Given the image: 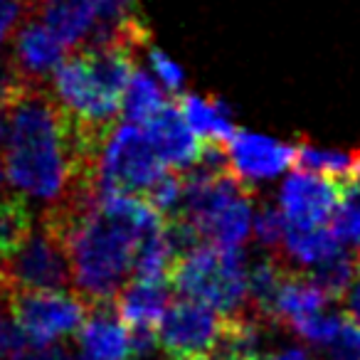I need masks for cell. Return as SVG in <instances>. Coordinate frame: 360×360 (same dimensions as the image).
<instances>
[{
    "label": "cell",
    "mask_w": 360,
    "mask_h": 360,
    "mask_svg": "<svg viewBox=\"0 0 360 360\" xmlns=\"http://www.w3.org/2000/svg\"><path fill=\"white\" fill-rule=\"evenodd\" d=\"M165 217L146 198L116 191H96L91 207L67 232L72 259V291L94 306H111L134 274L136 252Z\"/></svg>",
    "instance_id": "6da1fadb"
},
{
    "label": "cell",
    "mask_w": 360,
    "mask_h": 360,
    "mask_svg": "<svg viewBox=\"0 0 360 360\" xmlns=\"http://www.w3.org/2000/svg\"><path fill=\"white\" fill-rule=\"evenodd\" d=\"M136 72V52L119 45L79 47L52 75V94L84 129H111Z\"/></svg>",
    "instance_id": "7a4b0ae2"
},
{
    "label": "cell",
    "mask_w": 360,
    "mask_h": 360,
    "mask_svg": "<svg viewBox=\"0 0 360 360\" xmlns=\"http://www.w3.org/2000/svg\"><path fill=\"white\" fill-rule=\"evenodd\" d=\"M170 284L183 299L200 301L225 319L247 316L250 309V274L242 247H195L175 259L170 269Z\"/></svg>",
    "instance_id": "3957f363"
},
{
    "label": "cell",
    "mask_w": 360,
    "mask_h": 360,
    "mask_svg": "<svg viewBox=\"0 0 360 360\" xmlns=\"http://www.w3.org/2000/svg\"><path fill=\"white\" fill-rule=\"evenodd\" d=\"M0 291H72L70 247L42 217L13 255L0 259Z\"/></svg>",
    "instance_id": "277c9868"
},
{
    "label": "cell",
    "mask_w": 360,
    "mask_h": 360,
    "mask_svg": "<svg viewBox=\"0 0 360 360\" xmlns=\"http://www.w3.org/2000/svg\"><path fill=\"white\" fill-rule=\"evenodd\" d=\"M168 170L146 131L134 124H116L101 146L96 191L131 193L143 198Z\"/></svg>",
    "instance_id": "5b68a950"
},
{
    "label": "cell",
    "mask_w": 360,
    "mask_h": 360,
    "mask_svg": "<svg viewBox=\"0 0 360 360\" xmlns=\"http://www.w3.org/2000/svg\"><path fill=\"white\" fill-rule=\"evenodd\" d=\"M18 330L35 343H60L82 328L91 306L75 291H0Z\"/></svg>",
    "instance_id": "8992f818"
},
{
    "label": "cell",
    "mask_w": 360,
    "mask_h": 360,
    "mask_svg": "<svg viewBox=\"0 0 360 360\" xmlns=\"http://www.w3.org/2000/svg\"><path fill=\"white\" fill-rule=\"evenodd\" d=\"M225 316L193 299L170 304L158 326V343L168 360H205L217 335L222 333Z\"/></svg>",
    "instance_id": "52a82bcc"
},
{
    "label": "cell",
    "mask_w": 360,
    "mask_h": 360,
    "mask_svg": "<svg viewBox=\"0 0 360 360\" xmlns=\"http://www.w3.org/2000/svg\"><path fill=\"white\" fill-rule=\"evenodd\" d=\"M340 202V191L333 180L321 175L299 173L289 175L279 191V210L286 220V227H326L333 220Z\"/></svg>",
    "instance_id": "ba28073f"
},
{
    "label": "cell",
    "mask_w": 360,
    "mask_h": 360,
    "mask_svg": "<svg viewBox=\"0 0 360 360\" xmlns=\"http://www.w3.org/2000/svg\"><path fill=\"white\" fill-rule=\"evenodd\" d=\"M11 55L22 82L47 84V77L55 75L70 52L40 15H30L15 30Z\"/></svg>",
    "instance_id": "9c48e42d"
},
{
    "label": "cell",
    "mask_w": 360,
    "mask_h": 360,
    "mask_svg": "<svg viewBox=\"0 0 360 360\" xmlns=\"http://www.w3.org/2000/svg\"><path fill=\"white\" fill-rule=\"evenodd\" d=\"M225 148L232 175L240 178L242 183L276 178L291 163H296V146L279 143L274 139L247 134V131L232 136Z\"/></svg>",
    "instance_id": "30bf717a"
},
{
    "label": "cell",
    "mask_w": 360,
    "mask_h": 360,
    "mask_svg": "<svg viewBox=\"0 0 360 360\" xmlns=\"http://www.w3.org/2000/svg\"><path fill=\"white\" fill-rule=\"evenodd\" d=\"M143 131L170 170H186L200 160L202 146L198 143V136L188 126L178 104H165Z\"/></svg>",
    "instance_id": "8fae6325"
},
{
    "label": "cell",
    "mask_w": 360,
    "mask_h": 360,
    "mask_svg": "<svg viewBox=\"0 0 360 360\" xmlns=\"http://www.w3.org/2000/svg\"><path fill=\"white\" fill-rule=\"evenodd\" d=\"M79 353L72 360H129L131 330L111 306H94L82 328L77 330Z\"/></svg>",
    "instance_id": "7c38bea8"
},
{
    "label": "cell",
    "mask_w": 360,
    "mask_h": 360,
    "mask_svg": "<svg viewBox=\"0 0 360 360\" xmlns=\"http://www.w3.org/2000/svg\"><path fill=\"white\" fill-rule=\"evenodd\" d=\"M116 3L119 0H45L37 15L67 47L79 50L84 42L91 40L104 13Z\"/></svg>",
    "instance_id": "4fadbf2b"
},
{
    "label": "cell",
    "mask_w": 360,
    "mask_h": 360,
    "mask_svg": "<svg viewBox=\"0 0 360 360\" xmlns=\"http://www.w3.org/2000/svg\"><path fill=\"white\" fill-rule=\"evenodd\" d=\"M114 306L129 330H155L170 309V289L165 279H134L119 291Z\"/></svg>",
    "instance_id": "5bb4252c"
},
{
    "label": "cell",
    "mask_w": 360,
    "mask_h": 360,
    "mask_svg": "<svg viewBox=\"0 0 360 360\" xmlns=\"http://www.w3.org/2000/svg\"><path fill=\"white\" fill-rule=\"evenodd\" d=\"M180 111L186 116L188 126L193 129V134L205 143L215 146H227L230 139L237 134L232 126V116L227 111V106L217 99H202L195 94H186L178 101Z\"/></svg>",
    "instance_id": "9a60e30c"
},
{
    "label": "cell",
    "mask_w": 360,
    "mask_h": 360,
    "mask_svg": "<svg viewBox=\"0 0 360 360\" xmlns=\"http://www.w3.org/2000/svg\"><path fill=\"white\" fill-rule=\"evenodd\" d=\"M340 252V240L335 232L326 227H309V230H299V227H286L284 237V259L294 262L299 266H316L321 262L330 259L333 255Z\"/></svg>",
    "instance_id": "2e32d148"
},
{
    "label": "cell",
    "mask_w": 360,
    "mask_h": 360,
    "mask_svg": "<svg viewBox=\"0 0 360 360\" xmlns=\"http://www.w3.org/2000/svg\"><path fill=\"white\" fill-rule=\"evenodd\" d=\"M163 106V91L150 79V75L134 72V77H131L129 86L124 91V99H121V116H124L126 124L146 126L150 119H155L160 114Z\"/></svg>",
    "instance_id": "e0dca14e"
},
{
    "label": "cell",
    "mask_w": 360,
    "mask_h": 360,
    "mask_svg": "<svg viewBox=\"0 0 360 360\" xmlns=\"http://www.w3.org/2000/svg\"><path fill=\"white\" fill-rule=\"evenodd\" d=\"M35 220L37 217L32 215L30 202L22 200L20 195L11 193L0 198V259H6L22 245V240L35 227Z\"/></svg>",
    "instance_id": "ac0fdd59"
},
{
    "label": "cell",
    "mask_w": 360,
    "mask_h": 360,
    "mask_svg": "<svg viewBox=\"0 0 360 360\" xmlns=\"http://www.w3.org/2000/svg\"><path fill=\"white\" fill-rule=\"evenodd\" d=\"M175 264V252L165 235V225L150 230L136 252L134 279H165Z\"/></svg>",
    "instance_id": "d6986e66"
},
{
    "label": "cell",
    "mask_w": 360,
    "mask_h": 360,
    "mask_svg": "<svg viewBox=\"0 0 360 360\" xmlns=\"http://www.w3.org/2000/svg\"><path fill=\"white\" fill-rule=\"evenodd\" d=\"M355 150L353 153H340V150L316 148L311 143L296 146V165L306 173L321 175V178L333 180L335 186H343L353 173Z\"/></svg>",
    "instance_id": "ffe728a7"
},
{
    "label": "cell",
    "mask_w": 360,
    "mask_h": 360,
    "mask_svg": "<svg viewBox=\"0 0 360 360\" xmlns=\"http://www.w3.org/2000/svg\"><path fill=\"white\" fill-rule=\"evenodd\" d=\"M355 271H360L358 255H348V252L340 250L338 255H333L330 259L316 264V269L309 271V279L314 281L328 299H343L350 286H353Z\"/></svg>",
    "instance_id": "44dd1931"
},
{
    "label": "cell",
    "mask_w": 360,
    "mask_h": 360,
    "mask_svg": "<svg viewBox=\"0 0 360 360\" xmlns=\"http://www.w3.org/2000/svg\"><path fill=\"white\" fill-rule=\"evenodd\" d=\"M340 202L330 220V230L340 242L358 245L360 242V183H345L338 186Z\"/></svg>",
    "instance_id": "7402d4cb"
},
{
    "label": "cell",
    "mask_w": 360,
    "mask_h": 360,
    "mask_svg": "<svg viewBox=\"0 0 360 360\" xmlns=\"http://www.w3.org/2000/svg\"><path fill=\"white\" fill-rule=\"evenodd\" d=\"M343 326H345V316L319 311V314H309V316H301V319L291 321L289 328L294 330V333H299L301 338H306L309 343L330 345L338 338Z\"/></svg>",
    "instance_id": "603a6c76"
},
{
    "label": "cell",
    "mask_w": 360,
    "mask_h": 360,
    "mask_svg": "<svg viewBox=\"0 0 360 360\" xmlns=\"http://www.w3.org/2000/svg\"><path fill=\"white\" fill-rule=\"evenodd\" d=\"M252 232L255 237L262 242L264 247L269 250H276V247L284 245V237H286V220L281 215L279 207H271L264 205L255 217V225H252Z\"/></svg>",
    "instance_id": "cb8c5ba5"
},
{
    "label": "cell",
    "mask_w": 360,
    "mask_h": 360,
    "mask_svg": "<svg viewBox=\"0 0 360 360\" xmlns=\"http://www.w3.org/2000/svg\"><path fill=\"white\" fill-rule=\"evenodd\" d=\"M8 360H72V355L62 343H35L20 333V340Z\"/></svg>",
    "instance_id": "d4e9b609"
},
{
    "label": "cell",
    "mask_w": 360,
    "mask_h": 360,
    "mask_svg": "<svg viewBox=\"0 0 360 360\" xmlns=\"http://www.w3.org/2000/svg\"><path fill=\"white\" fill-rule=\"evenodd\" d=\"M148 62L150 67H153L155 77H158L160 82H163L165 89L175 91V94H180V89H183V84H186V77H183V70H180L175 62H170L168 55H163L160 50H155V47L148 45Z\"/></svg>",
    "instance_id": "484cf974"
},
{
    "label": "cell",
    "mask_w": 360,
    "mask_h": 360,
    "mask_svg": "<svg viewBox=\"0 0 360 360\" xmlns=\"http://www.w3.org/2000/svg\"><path fill=\"white\" fill-rule=\"evenodd\" d=\"M30 15L32 13L25 0H0V47L11 40V35L20 27V22Z\"/></svg>",
    "instance_id": "4316f807"
},
{
    "label": "cell",
    "mask_w": 360,
    "mask_h": 360,
    "mask_svg": "<svg viewBox=\"0 0 360 360\" xmlns=\"http://www.w3.org/2000/svg\"><path fill=\"white\" fill-rule=\"evenodd\" d=\"M328 360H360V328L345 321L338 338L328 345Z\"/></svg>",
    "instance_id": "83f0119b"
},
{
    "label": "cell",
    "mask_w": 360,
    "mask_h": 360,
    "mask_svg": "<svg viewBox=\"0 0 360 360\" xmlns=\"http://www.w3.org/2000/svg\"><path fill=\"white\" fill-rule=\"evenodd\" d=\"M22 79L15 70V62H13V55H6L0 50V114L8 109V104L13 101L15 91L20 89Z\"/></svg>",
    "instance_id": "f1b7e54d"
},
{
    "label": "cell",
    "mask_w": 360,
    "mask_h": 360,
    "mask_svg": "<svg viewBox=\"0 0 360 360\" xmlns=\"http://www.w3.org/2000/svg\"><path fill=\"white\" fill-rule=\"evenodd\" d=\"M18 340H20V330H18L15 321H13L6 296L0 294V360H8V355L13 353Z\"/></svg>",
    "instance_id": "f546056e"
},
{
    "label": "cell",
    "mask_w": 360,
    "mask_h": 360,
    "mask_svg": "<svg viewBox=\"0 0 360 360\" xmlns=\"http://www.w3.org/2000/svg\"><path fill=\"white\" fill-rule=\"evenodd\" d=\"M343 299H345V319L360 328V279L353 281V286H350Z\"/></svg>",
    "instance_id": "4dcf8cb0"
},
{
    "label": "cell",
    "mask_w": 360,
    "mask_h": 360,
    "mask_svg": "<svg viewBox=\"0 0 360 360\" xmlns=\"http://www.w3.org/2000/svg\"><path fill=\"white\" fill-rule=\"evenodd\" d=\"M262 360H311L309 353H306V348H301V345H289V348L284 350H274V353L264 355Z\"/></svg>",
    "instance_id": "1f68e13d"
},
{
    "label": "cell",
    "mask_w": 360,
    "mask_h": 360,
    "mask_svg": "<svg viewBox=\"0 0 360 360\" xmlns=\"http://www.w3.org/2000/svg\"><path fill=\"white\" fill-rule=\"evenodd\" d=\"M25 3H27V8H30L32 15H37V13H40V8L45 6V0H25Z\"/></svg>",
    "instance_id": "d6a6232c"
},
{
    "label": "cell",
    "mask_w": 360,
    "mask_h": 360,
    "mask_svg": "<svg viewBox=\"0 0 360 360\" xmlns=\"http://www.w3.org/2000/svg\"><path fill=\"white\" fill-rule=\"evenodd\" d=\"M0 139H6V116L0 114Z\"/></svg>",
    "instance_id": "836d02e7"
},
{
    "label": "cell",
    "mask_w": 360,
    "mask_h": 360,
    "mask_svg": "<svg viewBox=\"0 0 360 360\" xmlns=\"http://www.w3.org/2000/svg\"><path fill=\"white\" fill-rule=\"evenodd\" d=\"M3 175L6 173H3V158H0V178H3Z\"/></svg>",
    "instance_id": "e575fe53"
},
{
    "label": "cell",
    "mask_w": 360,
    "mask_h": 360,
    "mask_svg": "<svg viewBox=\"0 0 360 360\" xmlns=\"http://www.w3.org/2000/svg\"><path fill=\"white\" fill-rule=\"evenodd\" d=\"M358 266H360V252H358Z\"/></svg>",
    "instance_id": "d590c367"
}]
</instances>
